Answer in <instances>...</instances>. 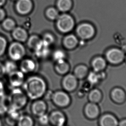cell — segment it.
<instances>
[{
	"label": "cell",
	"instance_id": "4fadbf2b",
	"mask_svg": "<svg viewBox=\"0 0 126 126\" xmlns=\"http://www.w3.org/2000/svg\"><path fill=\"white\" fill-rule=\"evenodd\" d=\"M50 46L45 41L41 39L34 49L35 55L39 58H46L50 52Z\"/></svg>",
	"mask_w": 126,
	"mask_h": 126
},
{
	"label": "cell",
	"instance_id": "b9f144b4",
	"mask_svg": "<svg viewBox=\"0 0 126 126\" xmlns=\"http://www.w3.org/2000/svg\"><path fill=\"white\" fill-rule=\"evenodd\" d=\"M3 125V123H2V121L1 119H0V126H2Z\"/></svg>",
	"mask_w": 126,
	"mask_h": 126
},
{
	"label": "cell",
	"instance_id": "ab89813d",
	"mask_svg": "<svg viewBox=\"0 0 126 126\" xmlns=\"http://www.w3.org/2000/svg\"><path fill=\"white\" fill-rule=\"evenodd\" d=\"M118 126H126V118L122 119L119 121Z\"/></svg>",
	"mask_w": 126,
	"mask_h": 126
},
{
	"label": "cell",
	"instance_id": "f35d334b",
	"mask_svg": "<svg viewBox=\"0 0 126 126\" xmlns=\"http://www.w3.org/2000/svg\"><path fill=\"white\" fill-rule=\"evenodd\" d=\"M5 17V13L4 10L0 7V21L4 20Z\"/></svg>",
	"mask_w": 126,
	"mask_h": 126
},
{
	"label": "cell",
	"instance_id": "5b68a950",
	"mask_svg": "<svg viewBox=\"0 0 126 126\" xmlns=\"http://www.w3.org/2000/svg\"><path fill=\"white\" fill-rule=\"evenodd\" d=\"M26 53L25 48L19 42L11 44L8 49V54L13 61H18L23 58Z\"/></svg>",
	"mask_w": 126,
	"mask_h": 126
},
{
	"label": "cell",
	"instance_id": "7bdbcfd3",
	"mask_svg": "<svg viewBox=\"0 0 126 126\" xmlns=\"http://www.w3.org/2000/svg\"><path fill=\"white\" fill-rule=\"evenodd\" d=\"M66 126V125H65V126Z\"/></svg>",
	"mask_w": 126,
	"mask_h": 126
},
{
	"label": "cell",
	"instance_id": "7402d4cb",
	"mask_svg": "<svg viewBox=\"0 0 126 126\" xmlns=\"http://www.w3.org/2000/svg\"><path fill=\"white\" fill-rule=\"evenodd\" d=\"M106 66L105 60L102 57L95 58L92 63V66L94 71L99 73L102 72Z\"/></svg>",
	"mask_w": 126,
	"mask_h": 126
},
{
	"label": "cell",
	"instance_id": "603a6c76",
	"mask_svg": "<svg viewBox=\"0 0 126 126\" xmlns=\"http://www.w3.org/2000/svg\"><path fill=\"white\" fill-rule=\"evenodd\" d=\"M55 71L61 75H65L70 70V66L64 60L56 62L55 66Z\"/></svg>",
	"mask_w": 126,
	"mask_h": 126
},
{
	"label": "cell",
	"instance_id": "8d00e7d4",
	"mask_svg": "<svg viewBox=\"0 0 126 126\" xmlns=\"http://www.w3.org/2000/svg\"><path fill=\"white\" fill-rule=\"evenodd\" d=\"M5 95V86L4 82L0 79V97Z\"/></svg>",
	"mask_w": 126,
	"mask_h": 126
},
{
	"label": "cell",
	"instance_id": "f1b7e54d",
	"mask_svg": "<svg viewBox=\"0 0 126 126\" xmlns=\"http://www.w3.org/2000/svg\"><path fill=\"white\" fill-rule=\"evenodd\" d=\"M46 15L49 19L55 20L58 19L59 13L58 10L54 7H49L46 11Z\"/></svg>",
	"mask_w": 126,
	"mask_h": 126
},
{
	"label": "cell",
	"instance_id": "4dcf8cb0",
	"mask_svg": "<svg viewBox=\"0 0 126 126\" xmlns=\"http://www.w3.org/2000/svg\"><path fill=\"white\" fill-rule=\"evenodd\" d=\"M38 122L41 126H47L50 124L49 114H44L38 117Z\"/></svg>",
	"mask_w": 126,
	"mask_h": 126
},
{
	"label": "cell",
	"instance_id": "d6a6232c",
	"mask_svg": "<svg viewBox=\"0 0 126 126\" xmlns=\"http://www.w3.org/2000/svg\"><path fill=\"white\" fill-rule=\"evenodd\" d=\"M65 56V53L61 50H57L54 51L53 54V58L56 62L64 60Z\"/></svg>",
	"mask_w": 126,
	"mask_h": 126
},
{
	"label": "cell",
	"instance_id": "30bf717a",
	"mask_svg": "<svg viewBox=\"0 0 126 126\" xmlns=\"http://www.w3.org/2000/svg\"><path fill=\"white\" fill-rule=\"evenodd\" d=\"M76 32L77 35L81 39H88L94 35L95 30L93 25L88 23H83L78 26Z\"/></svg>",
	"mask_w": 126,
	"mask_h": 126
},
{
	"label": "cell",
	"instance_id": "ee69618b",
	"mask_svg": "<svg viewBox=\"0 0 126 126\" xmlns=\"http://www.w3.org/2000/svg\"></svg>",
	"mask_w": 126,
	"mask_h": 126
},
{
	"label": "cell",
	"instance_id": "d590c367",
	"mask_svg": "<svg viewBox=\"0 0 126 126\" xmlns=\"http://www.w3.org/2000/svg\"><path fill=\"white\" fill-rule=\"evenodd\" d=\"M54 91H51L50 89H47V91L46 92L45 94H44L43 98L44 100H47V101H51V99L53 93Z\"/></svg>",
	"mask_w": 126,
	"mask_h": 126
},
{
	"label": "cell",
	"instance_id": "44dd1931",
	"mask_svg": "<svg viewBox=\"0 0 126 126\" xmlns=\"http://www.w3.org/2000/svg\"><path fill=\"white\" fill-rule=\"evenodd\" d=\"M16 126H34L35 121L31 116L27 114H22L18 119Z\"/></svg>",
	"mask_w": 126,
	"mask_h": 126
},
{
	"label": "cell",
	"instance_id": "4316f807",
	"mask_svg": "<svg viewBox=\"0 0 126 126\" xmlns=\"http://www.w3.org/2000/svg\"><path fill=\"white\" fill-rule=\"evenodd\" d=\"M71 0H58L57 6L58 9L63 12L69 11L72 7Z\"/></svg>",
	"mask_w": 126,
	"mask_h": 126
},
{
	"label": "cell",
	"instance_id": "3957f363",
	"mask_svg": "<svg viewBox=\"0 0 126 126\" xmlns=\"http://www.w3.org/2000/svg\"><path fill=\"white\" fill-rule=\"evenodd\" d=\"M51 101L56 107L63 109L70 105L71 99L68 93L63 89L53 92Z\"/></svg>",
	"mask_w": 126,
	"mask_h": 126
},
{
	"label": "cell",
	"instance_id": "d4e9b609",
	"mask_svg": "<svg viewBox=\"0 0 126 126\" xmlns=\"http://www.w3.org/2000/svg\"><path fill=\"white\" fill-rule=\"evenodd\" d=\"M89 73L87 67L84 65H79L76 67L74 70V75L78 79H82L87 77Z\"/></svg>",
	"mask_w": 126,
	"mask_h": 126
},
{
	"label": "cell",
	"instance_id": "ac0fdd59",
	"mask_svg": "<svg viewBox=\"0 0 126 126\" xmlns=\"http://www.w3.org/2000/svg\"><path fill=\"white\" fill-rule=\"evenodd\" d=\"M36 65L34 61L32 60L27 59L23 60L20 64V71L23 74H30L33 72L35 70Z\"/></svg>",
	"mask_w": 126,
	"mask_h": 126
},
{
	"label": "cell",
	"instance_id": "d6986e66",
	"mask_svg": "<svg viewBox=\"0 0 126 126\" xmlns=\"http://www.w3.org/2000/svg\"><path fill=\"white\" fill-rule=\"evenodd\" d=\"M105 77V75L103 73H97L93 71L89 73L86 77L88 83L90 85L94 86L99 83L101 80L104 79Z\"/></svg>",
	"mask_w": 126,
	"mask_h": 126
},
{
	"label": "cell",
	"instance_id": "836d02e7",
	"mask_svg": "<svg viewBox=\"0 0 126 126\" xmlns=\"http://www.w3.org/2000/svg\"><path fill=\"white\" fill-rule=\"evenodd\" d=\"M7 46V42L4 37L0 35V56L5 52Z\"/></svg>",
	"mask_w": 126,
	"mask_h": 126
},
{
	"label": "cell",
	"instance_id": "8992f818",
	"mask_svg": "<svg viewBox=\"0 0 126 126\" xmlns=\"http://www.w3.org/2000/svg\"><path fill=\"white\" fill-rule=\"evenodd\" d=\"M61 85L63 90L67 93L73 92L77 89L78 79L74 74H67L62 79Z\"/></svg>",
	"mask_w": 126,
	"mask_h": 126
},
{
	"label": "cell",
	"instance_id": "2e32d148",
	"mask_svg": "<svg viewBox=\"0 0 126 126\" xmlns=\"http://www.w3.org/2000/svg\"><path fill=\"white\" fill-rule=\"evenodd\" d=\"M110 95L113 101L118 104L124 103L126 99V92L121 88H114L111 91Z\"/></svg>",
	"mask_w": 126,
	"mask_h": 126
},
{
	"label": "cell",
	"instance_id": "7a4b0ae2",
	"mask_svg": "<svg viewBox=\"0 0 126 126\" xmlns=\"http://www.w3.org/2000/svg\"><path fill=\"white\" fill-rule=\"evenodd\" d=\"M8 96L11 108L19 110L26 106L29 99L23 89L20 88L11 89Z\"/></svg>",
	"mask_w": 126,
	"mask_h": 126
},
{
	"label": "cell",
	"instance_id": "f546056e",
	"mask_svg": "<svg viewBox=\"0 0 126 126\" xmlns=\"http://www.w3.org/2000/svg\"><path fill=\"white\" fill-rule=\"evenodd\" d=\"M2 26L3 28L7 31H13L16 28V24L12 19L7 18L4 20Z\"/></svg>",
	"mask_w": 126,
	"mask_h": 126
},
{
	"label": "cell",
	"instance_id": "484cf974",
	"mask_svg": "<svg viewBox=\"0 0 126 126\" xmlns=\"http://www.w3.org/2000/svg\"><path fill=\"white\" fill-rule=\"evenodd\" d=\"M63 43L65 47L67 49H73L77 45L78 39L75 35L70 34L67 35L64 38Z\"/></svg>",
	"mask_w": 126,
	"mask_h": 126
},
{
	"label": "cell",
	"instance_id": "e575fe53",
	"mask_svg": "<svg viewBox=\"0 0 126 126\" xmlns=\"http://www.w3.org/2000/svg\"><path fill=\"white\" fill-rule=\"evenodd\" d=\"M42 40L48 44L49 46H51L54 42V38L52 34L47 33L44 35Z\"/></svg>",
	"mask_w": 126,
	"mask_h": 126
},
{
	"label": "cell",
	"instance_id": "1f68e13d",
	"mask_svg": "<svg viewBox=\"0 0 126 126\" xmlns=\"http://www.w3.org/2000/svg\"><path fill=\"white\" fill-rule=\"evenodd\" d=\"M41 40L38 36L36 35H32L28 39L27 44L28 46L30 48L34 49L35 46H36L38 43Z\"/></svg>",
	"mask_w": 126,
	"mask_h": 126
},
{
	"label": "cell",
	"instance_id": "cb8c5ba5",
	"mask_svg": "<svg viewBox=\"0 0 126 126\" xmlns=\"http://www.w3.org/2000/svg\"><path fill=\"white\" fill-rule=\"evenodd\" d=\"M102 94L101 91L98 89L91 90L88 94V99L89 102L98 104L102 100Z\"/></svg>",
	"mask_w": 126,
	"mask_h": 126
},
{
	"label": "cell",
	"instance_id": "7c38bea8",
	"mask_svg": "<svg viewBox=\"0 0 126 126\" xmlns=\"http://www.w3.org/2000/svg\"><path fill=\"white\" fill-rule=\"evenodd\" d=\"M84 111L86 117L91 120L96 119L100 114V109L97 104L91 102L86 104Z\"/></svg>",
	"mask_w": 126,
	"mask_h": 126
},
{
	"label": "cell",
	"instance_id": "9c48e42d",
	"mask_svg": "<svg viewBox=\"0 0 126 126\" xmlns=\"http://www.w3.org/2000/svg\"><path fill=\"white\" fill-rule=\"evenodd\" d=\"M47 105L45 100L42 98L33 101L30 106L32 114L38 117L47 113Z\"/></svg>",
	"mask_w": 126,
	"mask_h": 126
},
{
	"label": "cell",
	"instance_id": "e0dca14e",
	"mask_svg": "<svg viewBox=\"0 0 126 126\" xmlns=\"http://www.w3.org/2000/svg\"><path fill=\"white\" fill-rule=\"evenodd\" d=\"M20 110L11 108L5 114V122L9 126H14L16 124L18 119L22 114Z\"/></svg>",
	"mask_w": 126,
	"mask_h": 126
},
{
	"label": "cell",
	"instance_id": "ba28073f",
	"mask_svg": "<svg viewBox=\"0 0 126 126\" xmlns=\"http://www.w3.org/2000/svg\"><path fill=\"white\" fill-rule=\"evenodd\" d=\"M8 75V83L11 89L22 86L25 79L24 74L20 70H16Z\"/></svg>",
	"mask_w": 126,
	"mask_h": 126
},
{
	"label": "cell",
	"instance_id": "8fae6325",
	"mask_svg": "<svg viewBox=\"0 0 126 126\" xmlns=\"http://www.w3.org/2000/svg\"><path fill=\"white\" fill-rule=\"evenodd\" d=\"M106 57L109 62L117 64L122 62L125 56L123 51L117 48H112L107 51Z\"/></svg>",
	"mask_w": 126,
	"mask_h": 126
},
{
	"label": "cell",
	"instance_id": "6da1fadb",
	"mask_svg": "<svg viewBox=\"0 0 126 126\" xmlns=\"http://www.w3.org/2000/svg\"><path fill=\"white\" fill-rule=\"evenodd\" d=\"M22 87L28 98L32 101L42 98L48 89L46 80L38 75L31 76L25 79Z\"/></svg>",
	"mask_w": 126,
	"mask_h": 126
},
{
	"label": "cell",
	"instance_id": "74e56055",
	"mask_svg": "<svg viewBox=\"0 0 126 126\" xmlns=\"http://www.w3.org/2000/svg\"><path fill=\"white\" fill-rule=\"evenodd\" d=\"M5 74L4 64H3L2 63L0 62V79H2V77Z\"/></svg>",
	"mask_w": 126,
	"mask_h": 126
},
{
	"label": "cell",
	"instance_id": "52a82bcc",
	"mask_svg": "<svg viewBox=\"0 0 126 126\" xmlns=\"http://www.w3.org/2000/svg\"><path fill=\"white\" fill-rule=\"evenodd\" d=\"M49 114L50 124L52 126H63L67 123V117L63 111L59 110H54Z\"/></svg>",
	"mask_w": 126,
	"mask_h": 126
},
{
	"label": "cell",
	"instance_id": "5bb4252c",
	"mask_svg": "<svg viewBox=\"0 0 126 126\" xmlns=\"http://www.w3.org/2000/svg\"><path fill=\"white\" fill-rule=\"evenodd\" d=\"M32 6L31 0H18L16 5V10L19 14L26 15L31 12Z\"/></svg>",
	"mask_w": 126,
	"mask_h": 126
},
{
	"label": "cell",
	"instance_id": "60d3db41",
	"mask_svg": "<svg viewBox=\"0 0 126 126\" xmlns=\"http://www.w3.org/2000/svg\"><path fill=\"white\" fill-rule=\"evenodd\" d=\"M6 2V0H0V7L4 5Z\"/></svg>",
	"mask_w": 126,
	"mask_h": 126
},
{
	"label": "cell",
	"instance_id": "277c9868",
	"mask_svg": "<svg viewBox=\"0 0 126 126\" xmlns=\"http://www.w3.org/2000/svg\"><path fill=\"white\" fill-rule=\"evenodd\" d=\"M56 26L58 30L62 33H66L71 31L74 26L73 18L68 14H62L57 19Z\"/></svg>",
	"mask_w": 126,
	"mask_h": 126
},
{
	"label": "cell",
	"instance_id": "9a60e30c",
	"mask_svg": "<svg viewBox=\"0 0 126 126\" xmlns=\"http://www.w3.org/2000/svg\"><path fill=\"white\" fill-rule=\"evenodd\" d=\"M119 121L116 116L110 113H106L101 116L99 120L100 126H118Z\"/></svg>",
	"mask_w": 126,
	"mask_h": 126
},
{
	"label": "cell",
	"instance_id": "83f0119b",
	"mask_svg": "<svg viewBox=\"0 0 126 126\" xmlns=\"http://www.w3.org/2000/svg\"><path fill=\"white\" fill-rule=\"evenodd\" d=\"M6 74L8 75L17 70V66L14 61H7L4 64Z\"/></svg>",
	"mask_w": 126,
	"mask_h": 126
},
{
	"label": "cell",
	"instance_id": "ffe728a7",
	"mask_svg": "<svg viewBox=\"0 0 126 126\" xmlns=\"http://www.w3.org/2000/svg\"><path fill=\"white\" fill-rule=\"evenodd\" d=\"M12 35L14 39L19 42H23L27 39L28 34L26 30L21 27H16L12 31Z\"/></svg>",
	"mask_w": 126,
	"mask_h": 126
}]
</instances>
